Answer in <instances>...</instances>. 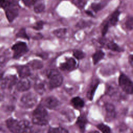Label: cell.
<instances>
[{"label": "cell", "mask_w": 133, "mask_h": 133, "mask_svg": "<svg viewBox=\"0 0 133 133\" xmlns=\"http://www.w3.org/2000/svg\"><path fill=\"white\" fill-rule=\"evenodd\" d=\"M49 121V116L45 108L39 105L33 111L32 114V122L37 125L43 126L46 125Z\"/></svg>", "instance_id": "cell-1"}, {"label": "cell", "mask_w": 133, "mask_h": 133, "mask_svg": "<svg viewBox=\"0 0 133 133\" xmlns=\"http://www.w3.org/2000/svg\"><path fill=\"white\" fill-rule=\"evenodd\" d=\"M49 79V84L51 88H56L60 86L63 82V76L56 69H50L47 73Z\"/></svg>", "instance_id": "cell-2"}, {"label": "cell", "mask_w": 133, "mask_h": 133, "mask_svg": "<svg viewBox=\"0 0 133 133\" xmlns=\"http://www.w3.org/2000/svg\"><path fill=\"white\" fill-rule=\"evenodd\" d=\"M4 9L5 11L6 16L10 22L13 21L18 15L19 7L16 2H10V4Z\"/></svg>", "instance_id": "cell-3"}, {"label": "cell", "mask_w": 133, "mask_h": 133, "mask_svg": "<svg viewBox=\"0 0 133 133\" xmlns=\"http://www.w3.org/2000/svg\"><path fill=\"white\" fill-rule=\"evenodd\" d=\"M37 98L36 96L32 92H27L24 94L20 99L22 105L25 108H31L37 103Z\"/></svg>", "instance_id": "cell-4"}, {"label": "cell", "mask_w": 133, "mask_h": 133, "mask_svg": "<svg viewBox=\"0 0 133 133\" xmlns=\"http://www.w3.org/2000/svg\"><path fill=\"white\" fill-rule=\"evenodd\" d=\"M118 84L122 90L126 93L132 94V81L124 74L121 73L118 78Z\"/></svg>", "instance_id": "cell-5"}, {"label": "cell", "mask_w": 133, "mask_h": 133, "mask_svg": "<svg viewBox=\"0 0 133 133\" xmlns=\"http://www.w3.org/2000/svg\"><path fill=\"white\" fill-rule=\"evenodd\" d=\"M11 49L14 51L13 58L14 59L19 58L29 51L26 44L23 42H18L15 43L12 46Z\"/></svg>", "instance_id": "cell-6"}, {"label": "cell", "mask_w": 133, "mask_h": 133, "mask_svg": "<svg viewBox=\"0 0 133 133\" xmlns=\"http://www.w3.org/2000/svg\"><path fill=\"white\" fill-rule=\"evenodd\" d=\"M17 83V77L16 75H8L3 78L1 83V87L3 89H10Z\"/></svg>", "instance_id": "cell-7"}, {"label": "cell", "mask_w": 133, "mask_h": 133, "mask_svg": "<svg viewBox=\"0 0 133 133\" xmlns=\"http://www.w3.org/2000/svg\"><path fill=\"white\" fill-rule=\"evenodd\" d=\"M60 69L64 71H71L77 68V63L75 60L72 58H67L65 61L60 64Z\"/></svg>", "instance_id": "cell-8"}, {"label": "cell", "mask_w": 133, "mask_h": 133, "mask_svg": "<svg viewBox=\"0 0 133 133\" xmlns=\"http://www.w3.org/2000/svg\"><path fill=\"white\" fill-rule=\"evenodd\" d=\"M6 125L8 129L12 133H21L19 121L12 118H9L6 121Z\"/></svg>", "instance_id": "cell-9"}, {"label": "cell", "mask_w": 133, "mask_h": 133, "mask_svg": "<svg viewBox=\"0 0 133 133\" xmlns=\"http://www.w3.org/2000/svg\"><path fill=\"white\" fill-rule=\"evenodd\" d=\"M104 109L105 111V120L110 122L113 119L116 115L115 107L111 103H106L104 105Z\"/></svg>", "instance_id": "cell-10"}, {"label": "cell", "mask_w": 133, "mask_h": 133, "mask_svg": "<svg viewBox=\"0 0 133 133\" xmlns=\"http://www.w3.org/2000/svg\"><path fill=\"white\" fill-rule=\"evenodd\" d=\"M59 101L54 96L46 98L44 101V105L49 109H54L60 105Z\"/></svg>", "instance_id": "cell-11"}, {"label": "cell", "mask_w": 133, "mask_h": 133, "mask_svg": "<svg viewBox=\"0 0 133 133\" xmlns=\"http://www.w3.org/2000/svg\"><path fill=\"white\" fill-rule=\"evenodd\" d=\"M31 87V83L26 78H21L16 84V89L19 91H25Z\"/></svg>", "instance_id": "cell-12"}, {"label": "cell", "mask_w": 133, "mask_h": 133, "mask_svg": "<svg viewBox=\"0 0 133 133\" xmlns=\"http://www.w3.org/2000/svg\"><path fill=\"white\" fill-rule=\"evenodd\" d=\"M16 69L19 77L21 78H26L31 75L30 69L28 65H18Z\"/></svg>", "instance_id": "cell-13"}, {"label": "cell", "mask_w": 133, "mask_h": 133, "mask_svg": "<svg viewBox=\"0 0 133 133\" xmlns=\"http://www.w3.org/2000/svg\"><path fill=\"white\" fill-rule=\"evenodd\" d=\"M99 81L98 79H94V81H92V82L91 83L90 85L89 86L88 89L87 90V97L90 100H92L94 96V94L95 92V90L97 89L98 85H99Z\"/></svg>", "instance_id": "cell-14"}, {"label": "cell", "mask_w": 133, "mask_h": 133, "mask_svg": "<svg viewBox=\"0 0 133 133\" xmlns=\"http://www.w3.org/2000/svg\"><path fill=\"white\" fill-rule=\"evenodd\" d=\"M21 133H30L31 131V126L30 123L26 120L19 121Z\"/></svg>", "instance_id": "cell-15"}, {"label": "cell", "mask_w": 133, "mask_h": 133, "mask_svg": "<svg viewBox=\"0 0 133 133\" xmlns=\"http://www.w3.org/2000/svg\"><path fill=\"white\" fill-rule=\"evenodd\" d=\"M87 123V119L85 115H81L77 118L76 121V124L78 127L79 128L80 130L82 131H84L85 130V126Z\"/></svg>", "instance_id": "cell-16"}, {"label": "cell", "mask_w": 133, "mask_h": 133, "mask_svg": "<svg viewBox=\"0 0 133 133\" xmlns=\"http://www.w3.org/2000/svg\"><path fill=\"white\" fill-rule=\"evenodd\" d=\"M71 102L72 105L76 109H81L84 106V100L79 97H75L73 98Z\"/></svg>", "instance_id": "cell-17"}, {"label": "cell", "mask_w": 133, "mask_h": 133, "mask_svg": "<svg viewBox=\"0 0 133 133\" xmlns=\"http://www.w3.org/2000/svg\"><path fill=\"white\" fill-rule=\"evenodd\" d=\"M104 57V53L101 50H99L96 51L92 56V61L94 64H97L99 61L101 60Z\"/></svg>", "instance_id": "cell-18"}, {"label": "cell", "mask_w": 133, "mask_h": 133, "mask_svg": "<svg viewBox=\"0 0 133 133\" xmlns=\"http://www.w3.org/2000/svg\"><path fill=\"white\" fill-rule=\"evenodd\" d=\"M34 11L36 13H41L45 9V4L42 1H36L34 4Z\"/></svg>", "instance_id": "cell-19"}, {"label": "cell", "mask_w": 133, "mask_h": 133, "mask_svg": "<svg viewBox=\"0 0 133 133\" xmlns=\"http://www.w3.org/2000/svg\"><path fill=\"white\" fill-rule=\"evenodd\" d=\"M34 89L39 94L42 95L45 91V85L42 82H36L34 84Z\"/></svg>", "instance_id": "cell-20"}, {"label": "cell", "mask_w": 133, "mask_h": 133, "mask_svg": "<svg viewBox=\"0 0 133 133\" xmlns=\"http://www.w3.org/2000/svg\"><path fill=\"white\" fill-rule=\"evenodd\" d=\"M119 15H120V12L118 10L115 11L113 12V14H112V15L111 16V17L109 20L110 23L111 25L115 26L117 24V23L118 21Z\"/></svg>", "instance_id": "cell-21"}, {"label": "cell", "mask_w": 133, "mask_h": 133, "mask_svg": "<svg viewBox=\"0 0 133 133\" xmlns=\"http://www.w3.org/2000/svg\"><path fill=\"white\" fill-rule=\"evenodd\" d=\"M106 45L107 47L112 50L116 51L118 52H121L123 51V49H122L121 47H119L116 43H115L113 41H109L107 42Z\"/></svg>", "instance_id": "cell-22"}, {"label": "cell", "mask_w": 133, "mask_h": 133, "mask_svg": "<svg viewBox=\"0 0 133 133\" xmlns=\"http://www.w3.org/2000/svg\"><path fill=\"white\" fill-rule=\"evenodd\" d=\"M29 67L32 68L33 70H38L42 68L43 66V64L42 61L38 60H34L29 63Z\"/></svg>", "instance_id": "cell-23"}, {"label": "cell", "mask_w": 133, "mask_h": 133, "mask_svg": "<svg viewBox=\"0 0 133 133\" xmlns=\"http://www.w3.org/2000/svg\"><path fill=\"white\" fill-rule=\"evenodd\" d=\"M67 30L65 28H61L54 30L53 31L54 34L59 38H64L66 34Z\"/></svg>", "instance_id": "cell-24"}, {"label": "cell", "mask_w": 133, "mask_h": 133, "mask_svg": "<svg viewBox=\"0 0 133 133\" xmlns=\"http://www.w3.org/2000/svg\"><path fill=\"white\" fill-rule=\"evenodd\" d=\"M106 5V2H102L99 3H94L91 4V6L92 10L95 12H98L102 9Z\"/></svg>", "instance_id": "cell-25"}, {"label": "cell", "mask_w": 133, "mask_h": 133, "mask_svg": "<svg viewBox=\"0 0 133 133\" xmlns=\"http://www.w3.org/2000/svg\"><path fill=\"white\" fill-rule=\"evenodd\" d=\"M48 133H69L68 130L65 129L58 127H51L49 128Z\"/></svg>", "instance_id": "cell-26"}, {"label": "cell", "mask_w": 133, "mask_h": 133, "mask_svg": "<svg viewBox=\"0 0 133 133\" xmlns=\"http://www.w3.org/2000/svg\"><path fill=\"white\" fill-rule=\"evenodd\" d=\"M71 2L79 9H82L85 6L87 1L84 0H73Z\"/></svg>", "instance_id": "cell-27"}, {"label": "cell", "mask_w": 133, "mask_h": 133, "mask_svg": "<svg viewBox=\"0 0 133 133\" xmlns=\"http://www.w3.org/2000/svg\"><path fill=\"white\" fill-rule=\"evenodd\" d=\"M73 56L77 59L78 60H81L83 59L85 56V54L84 52H83L81 50H75L73 51Z\"/></svg>", "instance_id": "cell-28"}, {"label": "cell", "mask_w": 133, "mask_h": 133, "mask_svg": "<svg viewBox=\"0 0 133 133\" xmlns=\"http://www.w3.org/2000/svg\"><path fill=\"white\" fill-rule=\"evenodd\" d=\"M97 127L102 133H110V128L109 127L103 124H100Z\"/></svg>", "instance_id": "cell-29"}, {"label": "cell", "mask_w": 133, "mask_h": 133, "mask_svg": "<svg viewBox=\"0 0 133 133\" xmlns=\"http://www.w3.org/2000/svg\"><path fill=\"white\" fill-rule=\"evenodd\" d=\"M16 36L18 37H21V38H25L27 39H29V36H28L26 33V31L25 29L24 28L21 29L16 34Z\"/></svg>", "instance_id": "cell-30"}, {"label": "cell", "mask_w": 133, "mask_h": 133, "mask_svg": "<svg viewBox=\"0 0 133 133\" xmlns=\"http://www.w3.org/2000/svg\"><path fill=\"white\" fill-rule=\"evenodd\" d=\"M132 25H133L132 17L131 16L128 17L125 22V26L127 29L129 30H131L132 29Z\"/></svg>", "instance_id": "cell-31"}, {"label": "cell", "mask_w": 133, "mask_h": 133, "mask_svg": "<svg viewBox=\"0 0 133 133\" xmlns=\"http://www.w3.org/2000/svg\"><path fill=\"white\" fill-rule=\"evenodd\" d=\"M44 24V22L43 21H42V20L38 21L35 23L34 25H33V28L35 30H42L43 28Z\"/></svg>", "instance_id": "cell-32"}, {"label": "cell", "mask_w": 133, "mask_h": 133, "mask_svg": "<svg viewBox=\"0 0 133 133\" xmlns=\"http://www.w3.org/2000/svg\"><path fill=\"white\" fill-rule=\"evenodd\" d=\"M7 61V58L4 55H0V70L2 69Z\"/></svg>", "instance_id": "cell-33"}, {"label": "cell", "mask_w": 133, "mask_h": 133, "mask_svg": "<svg viewBox=\"0 0 133 133\" xmlns=\"http://www.w3.org/2000/svg\"><path fill=\"white\" fill-rule=\"evenodd\" d=\"M37 1H32V0H29V1H23L22 2L24 4V5L26 6L30 7L32 5H34V4L36 3Z\"/></svg>", "instance_id": "cell-34"}, {"label": "cell", "mask_w": 133, "mask_h": 133, "mask_svg": "<svg viewBox=\"0 0 133 133\" xmlns=\"http://www.w3.org/2000/svg\"><path fill=\"white\" fill-rule=\"evenodd\" d=\"M108 28H109V22H107L102 29L101 32H102V36H104L105 35V34L107 33V32L108 30Z\"/></svg>", "instance_id": "cell-35"}, {"label": "cell", "mask_w": 133, "mask_h": 133, "mask_svg": "<svg viewBox=\"0 0 133 133\" xmlns=\"http://www.w3.org/2000/svg\"><path fill=\"white\" fill-rule=\"evenodd\" d=\"M88 25V22H85V21H82L78 22V23L76 24V26L78 28H84Z\"/></svg>", "instance_id": "cell-36"}, {"label": "cell", "mask_w": 133, "mask_h": 133, "mask_svg": "<svg viewBox=\"0 0 133 133\" xmlns=\"http://www.w3.org/2000/svg\"><path fill=\"white\" fill-rule=\"evenodd\" d=\"M128 60H129V62L131 66H132V63H133V57H132V55H130L129 56Z\"/></svg>", "instance_id": "cell-37"}, {"label": "cell", "mask_w": 133, "mask_h": 133, "mask_svg": "<svg viewBox=\"0 0 133 133\" xmlns=\"http://www.w3.org/2000/svg\"><path fill=\"white\" fill-rule=\"evenodd\" d=\"M4 98V95L2 93V92L0 91V101H1L2 100H3Z\"/></svg>", "instance_id": "cell-38"}, {"label": "cell", "mask_w": 133, "mask_h": 133, "mask_svg": "<svg viewBox=\"0 0 133 133\" xmlns=\"http://www.w3.org/2000/svg\"><path fill=\"white\" fill-rule=\"evenodd\" d=\"M86 14L87 15H89L90 16H93V14H92V12L91 11H90L89 10H87V11H86Z\"/></svg>", "instance_id": "cell-39"}, {"label": "cell", "mask_w": 133, "mask_h": 133, "mask_svg": "<svg viewBox=\"0 0 133 133\" xmlns=\"http://www.w3.org/2000/svg\"><path fill=\"white\" fill-rule=\"evenodd\" d=\"M3 73H0V84L3 79Z\"/></svg>", "instance_id": "cell-40"}, {"label": "cell", "mask_w": 133, "mask_h": 133, "mask_svg": "<svg viewBox=\"0 0 133 133\" xmlns=\"http://www.w3.org/2000/svg\"><path fill=\"white\" fill-rule=\"evenodd\" d=\"M89 133H99V132H98L97 131H92L90 132Z\"/></svg>", "instance_id": "cell-41"}, {"label": "cell", "mask_w": 133, "mask_h": 133, "mask_svg": "<svg viewBox=\"0 0 133 133\" xmlns=\"http://www.w3.org/2000/svg\"><path fill=\"white\" fill-rule=\"evenodd\" d=\"M1 5H2V1H0V7H1Z\"/></svg>", "instance_id": "cell-42"}, {"label": "cell", "mask_w": 133, "mask_h": 133, "mask_svg": "<svg viewBox=\"0 0 133 133\" xmlns=\"http://www.w3.org/2000/svg\"><path fill=\"white\" fill-rule=\"evenodd\" d=\"M1 133H4V132H1Z\"/></svg>", "instance_id": "cell-43"}]
</instances>
